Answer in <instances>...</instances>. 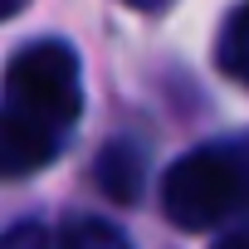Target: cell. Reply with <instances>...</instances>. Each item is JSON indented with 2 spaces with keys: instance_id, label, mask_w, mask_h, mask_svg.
<instances>
[{
  "instance_id": "1",
  "label": "cell",
  "mask_w": 249,
  "mask_h": 249,
  "mask_svg": "<svg viewBox=\"0 0 249 249\" xmlns=\"http://www.w3.org/2000/svg\"><path fill=\"white\" fill-rule=\"evenodd\" d=\"M244 205V171L220 152H191L161 176V210L176 230H215Z\"/></svg>"
},
{
  "instance_id": "2",
  "label": "cell",
  "mask_w": 249,
  "mask_h": 249,
  "mask_svg": "<svg viewBox=\"0 0 249 249\" xmlns=\"http://www.w3.org/2000/svg\"><path fill=\"white\" fill-rule=\"evenodd\" d=\"M5 98H10V107L49 122V127L73 122L78 107H83L78 54L69 44H59V39H39V44L20 49L5 64Z\"/></svg>"
},
{
  "instance_id": "3",
  "label": "cell",
  "mask_w": 249,
  "mask_h": 249,
  "mask_svg": "<svg viewBox=\"0 0 249 249\" xmlns=\"http://www.w3.org/2000/svg\"><path fill=\"white\" fill-rule=\"evenodd\" d=\"M59 152L54 142V127L20 107L0 112V176H30L39 166H49Z\"/></svg>"
},
{
  "instance_id": "4",
  "label": "cell",
  "mask_w": 249,
  "mask_h": 249,
  "mask_svg": "<svg viewBox=\"0 0 249 249\" xmlns=\"http://www.w3.org/2000/svg\"><path fill=\"white\" fill-rule=\"evenodd\" d=\"M98 181L112 200H137V186H142V152L132 142H112L103 147L98 157Z\"/></svg>"
},
{
  "instance_id": "5",
  "label": "cell",
  "mask_w": 249,
  "mask_h": 249,
  "mask_svg": "<svg viewBox=\"0 0 249 249\" xmlns=\"http://www.w3.org/2000/svg\"><path fill=\"white\" fill-rule=\"evenodd\" d=\"M220 59H225V69L239 78V83H249V0L234 10V20L225 25V39H220Z\"/></svg>"
},
{
  "instance_id": "6",
  "label": "cell",
  "mask_w": 249,
  "mask_h": 249,
  "mask_svg": "<svg viewBox=\"0 0 249 249\" xmlns=\"http://www.w3.org/2000/svg\"><path fill=\"white\" fill-rule=\"evenodd\" d=\"M69 249H122L103 225H78V234L69 239Z\"/></svg>"
},
{
  "instance_id": "7",
  "label": "cell",
  "mask_w": 249,
  "mask_h": 249,
  "mask_svg": "<svg viewBox=\"0 0 249 249\" xmlns=\"http://www.w3.org/2000/svg\"><path fill=\"white\" fill-rule=\"evenodd\" d=\"M210 249H249V234H225V239H215Z\"/></svg>"
},
{
  "instance_id": "8",
  "label": "cell",
  "mask_w": 249,
  "mask_h": 249,
  "mask_svg": "<svg viewBox=\"0 0 249 249\" xmlns=\"http://www.w3.org/2000/svg\"><path fill=\"white\" fill-rule=\"evenodd\" d=\"M20 5H25V0H0V20H10V15H15Z\"/></svg>"
},
{
  "instance_id": "9",
  "label": "cell",
  "mask_w": 249,
  "mask_h": 249,
  "mask_svg": "<svg viewBox=\"0 0 249 249\" xmlns=\"http://www.w3.org/2000/svg\"><path fill=\"white\" fill-rule=\"evenodd\" d=\"M127 5H142V10H157V5H166V0H127Z\"/></svg>"
}]
</instances>
